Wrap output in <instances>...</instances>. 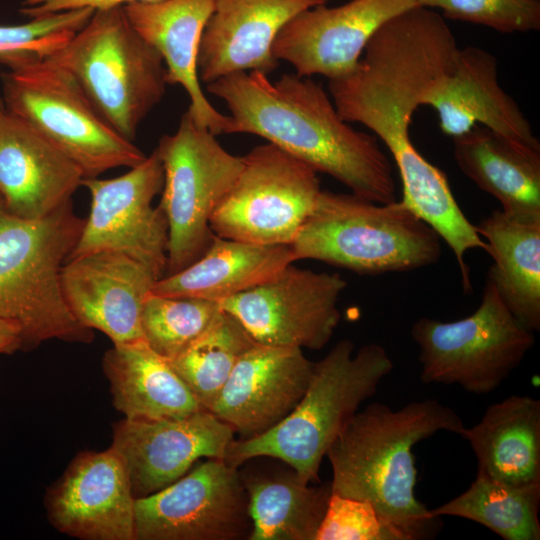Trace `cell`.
<instances>
[{
  "label": "cell",
  "mask_w": 540,
  "mask_h": 540,
  "mask_svg": "<svg viewBox=\"0 0 540 540\" xmlns=\"http://www.w3.org/2000/svg\"><path fill=\"white\" fill-rule=\"evenodd\" d=\"M207 90L226 103L233 133L264 138L357 196L396 201L392 164L377 138L344 121L318 82L297 74L272 82L253 70L223 76Z\"/></svg>",
  "instance_id": "obj_1"
},
{
  "label": "cell",
  "mask_w": 540,
  "mask_h": 540,
  "mask_svg": "<svg viewBox=\"0 0 540 540\" xmlns=\"http://www.w3.org/2000/svg\"><path fill=\"white\" fill-rule=\"evenodd\" d=\"M459 415L436 399L411 401L399 409L372 403L357 411L329 446L331 491L370 502L403 540L430 539L442 528L415 495L412 448L440 431L462 437Z\"/></svg>",
  "instance_id": "obj_2"
},
{
  "label": "cell",
  "mask_w": 540,
  "mask_h": 540,
  "mask_svg": "<svg viewBox=\"0 0 540 540\" xmlns=\"http://www.w3.org/2000/svg\"><path fill=\"white\" fill-rule=\"evenodd\" d=\"M349 339L337 342L318 362L296 407L267 432L233 440L224 460L239 468L268 457L292 467L306 483L319 480L326 452L360 405L377 393L394 364L386 349L364 344L357 352Z\"/></svg>",
  "instance_id": "obj_3"
},
{
  "label": "cell",
  "mask_w": 540,
  "mask_h": 540,
  "mask_svg": "<svg viewBox=\"0 0 540 540\" xmlns=\"http://www.w3.org/2000/svg\"><path fill=\"white\" fill-rule=\"evenodd\" d=\"M85 219L72 201L40 219L11 215L0 202V318L16 321L23 351L49 340L91 343L93 330L71 313L61 287Z\"/></svg>",
  "instance_id": "obj_4"
},
{
  "label": "cell",
  "mask_w": 540,
  "mask_h": 540,
  "mask_svg": "<svg viewBox=\"0 0 540 540\" xmlns=\"http://www.w3.org/2000/svg\"><path fill=\"white\" fill-rule=\"evenodd\" d=\"M441 240L401 201L383 204L353 193L321 190L290 246L296 260L313 259L377 275L438 262Z\"/></svg>",
  "instance_id": "obj_5"
},
{
  "label": "cell",
  "mask_w": 540,
  "mask_h": 540,
  "mask_svg": "<svg viewBox=\"0 0 540 540\" xmlns=\"http://www.w3.org/2000/svg\"><path fill=\"white\" fill-rule=\"evenodd\" d=\"M45 57L69 72L99 114L130 141L166 93L164 61L129 23L123 6L94 10Z\"/></svg>",
  "instance_id": "obj_6"
},
{
  "label": "cell",
  "mask_w": 540,
  "mask_h": 540,
  "mask_svg": "<svg viewBox=\"0 0 540 540\" xmlns=\"http://www.w3.org/2000/svg\"><path fill=\"white\" fill-rule=\"evenodd\" d=\"M6 110L22 119L70 158L84 179L132 168L147 157L99 114L75 79L55 62L33 52L0 57Z\"/></svg>",
  "instance_id": "obj_7"
},
{
  "label": "cell",
  "mask_w": 540,
  "mask_h": 540,
  "mask_svg": "<svg viewBox=\"0 0 540 540\" xmlns=\"http://www.w3.org/2000/svg\"><path fill=\"white\" fill-rule=\"evenodd\" d=\"M411 337L424 384L458 385L476 395L497 389L535 344L534 332L515 318L488 280L471 315L450 322L421 317Z\"/></svg>",
  "instance_id": "obj_8"
},
{
  "label": "cell",
  "mask_w": 540,
  "mask_h": 540,
  "mask_svg": "<svg viewBox=\"0 0 540 540\" xmlns=\"http://www.w3.org/2000/svg\"><path fill=\"white\" fill-rule=\"evenodd\" d=\"M155 149L164 170L159 205L169 227L167 276L192 264L210 246L215 236L210 218L237 179L242 157L225 150L187 111L176 132L164 135Z\"/></svg>",
  "instance_id": "obj_9"
},
{
  "label": "cell",
  "mask_w": 540,
  "mask_h": 540,
  "mask_svg": "<svg viewBox=\"0 0 540 540\" xmlns=\"http://www.w3.org/2000/svg\"><path fill=\"white\" fill-rule=\"evenodd\" d=\"M317 173L271 143L254 147L213 212L211 230L244 243L291 245L322 190Z\"/></svg>",
  "instance_id": "obj_10"
},
{
  "label": "cell",
  "mask_w": 540,
  "mask_h": 540,
  "mask_svg": "<svg viewBox=\"0 0 540 540\" xmlns=\"http://www.w3.org/2000/svg\"><path fill=\"white\" fill-rule=\"evenodd\" d=\"M164 170L154 151L125 174L82 181L91 195L89 216L69 257L98 251L126 254L145 266L156 280L168 261V221L162 207L153 206L162 191Z\"/></svg>",
  "instance_id": "obj_11"
},
{
  "label": "cell",
  "mask_w": 540,
  "mask_h": 540,
  "mask_svg": "<svg viewBox=\"0 0 540 540\" xmlns=\"http://www.w3.org/2000/svg\"><path fill=\"white\" fill-rule=\"evenodd\" d=\"M252 529L239 469L224 459L135 501V540H249Z\"/></svg>",
  "instance_id": "obj_12"
},
{
  "label": "cell",
  "mask_w": 540,
  "mask_h": 540,
  "mask_svg": "<svg viewBox=\"0 0 540 540\" xmlns=\"http://www.w3.org/2000/svg\"><path fill=\"white\" fill-rule=\"evenodd\" d=\"M346 285L338 273H318L291 263L219 305L259 344L320 350L338 326V301Z\"/></svg>",
  "instance_id": "obj_13"
},
{
  "label": "cell",
  "mask_w": 540,
  "mask_h": 540,
  "mask_svg": "<svg viewBox=\"0 0 540 540\" xmlns=\"http://www.w3.org/2000/svg\"><path fill=\"white\" fill-rule=\"evenodd\" d=\"M233 429L203 409L183 417L126 419L113 425L112 444L128 471L135 498L184 476L200 458L224 459Z\"/></svg>",
  "instance_id": "obj_14"
},
{
  "label": "cell",
  "mask_w": 540,
  "mask_h": 540,
  "mask_svg": "<svg viewBox=\"0 0 540 540\" xmlns=\"http://www.w3.org/2000/svg\"><path fill=\"white\" fill-rule=\"evenodd\" d=\"M415 6L416 0H350L306 9L280 30L272 54L290 63L299 76L341 78L356 68L368 41L385 22Z\"/></svg>",
  "instance_id": "obj_15"
},
{
  "label": "cell",
  "mask_w": 540,
  "mask_h": 540,
  "mask_svg": "<svg viewBox=\"0 0 540 540\" xmlns=\"http://www.w3.org/2000/svg\"><path fill=\"white\" fill-rule=\"evenodd\" d=\"M135 501L113 447L82 451L48 489L45 508L59 532L81 540H135Z\"/></svg>",
  "instance_id": "obj_16"
},
{
  "label": "cell",
  "mask_w": 540,
  "mask_h": 540,
  "mask_svg": "<svg viewBox=\"0 0 540 540\" xmlns=\"http://www.w3.org/2000/svg\"><path fill=\"white\" fill-rule=\"evenodd\" d=\"M313 368L301 348L255 343L240 357L207 410L240 439L261 435L296 407Z\"/></svg>",
  "instance_id": "obj_17"
},
{
  "label": "cell",
  "mask_w": 540,
  "mask_h": 540,
  "mask_svg": "<svg viewBox=\"0 0 540 540\" xmlns=\"http://www.w3.org/2000/svg\"><path fill=\"white\" fill-rule=\"evenodd\" d=\"M498 61L476 46L459 48L453 62L431 84L422 105L431 106L443 134L456 138L474 126L486 127L524 148L540 142L517 102L499 83Z\"/></svg>",
  "instance_id": "obj_18"
},
{
  "label": "cell",
  "mask_w": 540,
  "mask_h": 540,
  "mask_svg": "<svg viewBox=\"0 0 540 540\" xmlns=\"http://www.w3.org/2000/svg\"><path fill=\"white\" fill-rule=\"evenodd\" d=\"M155 281L145 266L116 251L70 258L61 270L62 292L73 316L113 344L144 340L142 308Z\"/></svg>",
  "instance_id": "obj_19"
},
{
  "label": "cell",
  "mask_w": 540,
  "mask_h": 540,
  "mask_svg": "<svg viewBox=\"0 0 540 540\" xmlns=\"http://www.w3.org/2000/svg\"><path fill=\"white\" fill-rule=\"evenodd\" d=\"M327 0H215L201 37L199 79L209 84L236 72L269 74L279 61L272 54L284 25Z\"/></svg>",
  "instance_id": "obj_20"
},
{
  "label": "cell",
  "mask_w": 540,
  "mask_h": 540,
  "mask_svg": "<svg viewBox=\"0 0 540 540\" xmlns=\"http://www.w3.org/2000/svg\"><path fill=\"white\" fill-rule=\"evenodd\" d=\"M80 168L30 125L7 110L0 119V202L23 219H40L72 201Z\"/></svg>",
  "instance_id": "obj_21"
},
{
  "label": "cell",
  "mask_w": 540,
  "mask_h": 540,
  "mask_svg": "<svg viewBox=\"0 0 540 540\" xmlns=\"http://www.w3.org/2000/svg\"><path fill=\"white\" fill-rule=\"evenodd\" d=\"M215 0H158L123 5L132 27L161 55L168 85L188 95L187 112L215 136L233 134V120L208 101L200 85L198 53L204 27Z\"/></svg>",
  "instance_id": "obj_22"
},
{
  "label": "cell",
  "mask_w": 540,
  "mask_h": 540,
  "mask_svg": "<svg viewBox=\"0 0 540 540\" xmlns=\"http://www.w3.org/2000/svg\"><path fill=\"white\" fill-rule=\"evenodd\" d=\"M462 438L477 459V476L515 486L540 483L538 399L511 395L490 405Z\"/></svg>",
  "instance_id": "obj_23"
},
{
  "label": "cell",
  "mask_w": 540,
  "mask_h": 540,
  "mask_svg": "<svg viewBox=\"0 0 540 540\" xmlns=\"http://www.w3.org/2000/svg\"><path fill=\"white\" fill-rule=\"evenodd\" d=\"M295 261L290 245H257L215 235L196 261L156 280L151 292L219 303L269 280Z\"/></svg>",
  "instance_id": "obj_24"
},
{
  "label": "cell",
  "mask_w": 540,
  "mask_h": 540,
  "mask_svg": "<svg viewBox=\"0 0 540 540\" xmlns=\"http://www.w3.org/2000/svg\"><path fill=\"white\" fill-rule=\"evenodd\" d=\"M102 368L113 406L126 419L183 417L204 409L169 361L145 340L113 344Z\"/></svg>",
  "instance_id": "obj_25"
},
{
  "label": "cell",
  "mask_w": 540,
  "mask_h": 540,
  "mask_svg": "<svg viewBox=\"0 0 540 540\" xmlns=\"http://www.w3.org/2000/svg\"><path fill=\"white\" fill-rule=\"evenodd\" d=\"M453 139L459 169L496 198L503 212L540 216V151L517 145L480 125Z\"/></svg>",
  "instance_id": "obj_26"
},
{
  "label": "cell",
  "mask_w": 540,
  "mask_h": 540,
  "mask_svg": "<svg viewBox=\"0 0 540 540\" xmlns=\"http://www.w3.org/2000/svg\"><path fill=\"white\" fill-rule=\"evenodd\" d=\"M493 258L487 279L515 318L540 330V216L493 211L475 225Z\"/></svg>",
  "instance_id": "obj_27"
},
{
  "label": "cell",
  "mask_w": 540,
  "mask_h": 540,
  "mask_svg": "<svg viewBox=\"0 0 540 540\" xmlns=\"http://www.w3.org/2000/svg\"><path fill=\"white\" fill-rule=\"evenodd\" d=\"M282 464L239 471L253 525L249 540H315L331 484L311 486L292 467Z\"/></svg>",
  "instance_id": "obj_28"
},
{
  "label": "cell",
  "mask_w": 540,
  "mask_h": 540,
  "mask_svg": "<svg viewBox=\"0 0 540 540\" xmlns=\"http://www.w3.org/2000/svg\"><path fill=\"white\" fill-rule=\"evenodd\" d=\"M540 483L515 486L476 476L460 495L430 510L479 523L505 540L540 539Z\"/></svg>",
  "instance_id": "obj_29"
},
{
  "label": "cell",
  "mask_w": 540,
  "mask_h": 540,
  "mask_svg": "<svg viewBox=\"0 0 540 540\" xmlns=\"http://www.w3.org/2000/svg\"><path fill=\"white\" fill-rule=\"evenodd\" d=\"M255 343L241 323L221 309L192 345L168 361L207 410L240 357Z\"/></svg>",
  "instance_id": "obj_30"
},
{
  "label": "cell",
  "mask_w": 540,
  "mask_h": 540,
  "mask_svg": "<svg viewBox=\"0 0 540 540\" xmlns=\"http://www.w3.org/2000/svg\"><path fill=\"white\" fill-rule=\"evenodd\" d=\"M220 311L215 301L150 292L141 314L144 340L154 352L172 360L210 327Z\"/></svg>",
  "instance_id": "obj_31"
},
{
  "label": "cell",
  "mask_w": 540,
  "mask_h": 540,
  "mask_svg": "<svg viewBox=\"0 0 540 540\" xmlns=\"http://www.w3.org/2000/svg\"><path fill=\"white\" fill-rule=\"evenodd\" d=\"M416 4L442 10L444 18L482 25L501 33L540 29V0H416Z\"/></svg>",
  "instance_id": "obj_32"
},
{
  "label": "cell",
  "mask_w": 540,
  "mask_h": 540,
  "mask_svg": "<svg viewBox=\"0 0 540 540\" xmlns=\"http://www.w3.org/2000/svg\"><path fill=\"white\" fill-rule=\"evenodd\" d=\"M315 540H403L366 500L331 493Z\"/></svg>",
  "instance_id": "obj_33"
},
{
  "label": "cell",
  "mask_w": 540,
  "mask_h": 540,
  "mask_svg": "<svg viewBox=\"0 0 540 540\" xmlns=\"http://www.w3.org/2000/svg\"><path fill=\"white\" fill-rule=\"evenodd\" d=\"M72 24L68 13L59 12L20 25H0V56L20 52L47 55L60 45Z\"/></svg>",
  "instance_id": "obj_34"
},
{
  "label": "cell",
  "mask_w": 540,
  "mask_h": 540,
  "mask_svg": "<svg viewBox=\"0 0 540 540\" xmlns=\"http://www.w3.org/2000/svg\"><path fill=\"white\" fill-rule=\"evenodd\" d=\"M158 0H25L20 13L29 19L62 11L89 7L94 10L123 6L131 2H152Z\"/></svg>",
  "instance_id": "obj_35"
},
{
  "label": "cell",
  "mask_w": 540,
  "mask_h": 540,
  "mask_svg": "<svg viewBox=\"0 0 540 540\" xmlns=\"http://www.w3.org/2000/svg\"><path fill=\"white\" fill-rule=\"evenodd\" d=\"M23 333L19 323L0 318V354H12L22 350Z\"/></svg>",
  "instance_id": "obj_36"
},
{
  "label": "cell",
  "mask_w": 540,
  "mask_h": 540,
  "mask_svg": "<svg viewBox=\"0 0 540 540\" xmlns=\"http://www.w3.org/2000/svg\"><path fill=\"white\" fill-rule=\"evenodd\" d=\"M5 112H6L5 104L3 101L2 94L0 93V119L4 115Z\"/></svg>",
  "instance_id": "obj_37"
}]
</instances>
